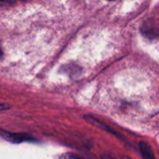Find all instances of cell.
Returning <instances> with one entry per match:
<instances>
[{"label": "cell", "mask_w": 159, "mask_h": 159, "mask_svg": "<svg viewBox=\"0 0 159 159\" xmlns=\"http://www.w3.org/2000/svg\"><path fill=\"white\" fill-rule=\"evenodd\" d=\"M1 136L3 137L7 141H9L10 142L13 143H20L23 142L25 141H30V138L26 135L23 134H9L7 132L2 131L1 132Z\"/></svg>", "instance_id": "obj_1"}, {"label": "cell", "mask_w": 159, "mask_h": 159, "mask_svg": "<svg viewBox=\"0 0 159 159\" xmlns=\"http://www.w3.org/2000/svg\"><path fill=\"white\" fill-rule=\"evenodd\" d=\"M140 150L143 159H155L153 150L148 143L141 142L140 144Z\"/></svg>", "instance_id": "obj_2"}, {"label": "cell", "mask_w": 159, "mask_h": 159, "mask_svg": "<svg viewBox=\"0 0 159 159\" xmlns=\"http://www.w3.org/2000/svg\"><path fill=\"white\" fill-rule=\"evenodd\" d=\"M59 159H83L80 157H79L78 155H74V154L71 153H66L62 155L61 156H60Z\"/></svg>", "instance_id": "obj_3"}, {"label": "cell", "mask_w": 159, "mask_h": 159, "mask_svg": "<svg viewBox=\"0 0 159 159\" xmlns=\"http://www.w3.org/2000/svg\"><path fill=\"white\" fill-rule=\"evenodd\" d=\"M15 0H0V8H4L13 4Z\"/></svg>", "instance_id": "obj_4"}, {"label": "cell", "mask_w": 159, "mask_h": 159, "mask_svg": "<svg viewBox=\"0 0 159 159\" xmlns=\"http://www.w3.org/2000/svg\"><path fill=\"white\" fill-rule=\"evenodd\" d=\"M101 159H116L113 155H110V154H106V155H102Z\"/></svg>", "instance_id": "obj_5"}, {"label": "cell", "mask_w": 159, "mask_h": 159, "mask_svg": "<svg viewBox=\"0 0 159 159\" xmlns=\"http://www.w3.org/2000/svg\"><path fill=\"white\" fill-rule=\"evenodd\" d=\"M9 108V106L6 103H2V102H0V111L1 110H6V109Z\"/></svg>", "instance_id": "obj_6"}, {"label": "cell", "mask_w": 159, "mask_h": 159, "mask_svg": "<svg viewBox=\"0 0 159 159\" xmlns=\"http://www.w3.org/2000/svg\"><path fill=\"white\" fill-rule=\"evenodd\" d=\"M2 56H3V51H2V48L1 44H0V59L2 57Z\"/></svg>", "instance_id": "obj_7"}, {"label": "cell", "mask_w": 159, "mask_h": 159, "mask_svg": "<svg viewBox=\"0 0 159 159\" xmlns=\"http://www.w3.org/2000/svg\"><path fill=\"white\" fill-rule=\"evenodd\" d=\"M124 159H130V158H125Z\"/></svg>", "instance_id": "obj_8"}, {"label": "cell", "mask_w": 159, "mask_h": 159, "mask_svg": "<svg viewBox=\"0 0 159 159\" xmlns=\"http://www.w3.org/2000/svg\"><path fill=\"white\" fill-rule=\"evenodd\" d=\"M110 1H114V0H110Z\"/></svg>", "instance_id": "obj_9"}, {"label": "cell", "mask_w": 159, "mask_h": 159, "mask_svg": "<svg viewBox=\"0 0 159 159\" xmlns=\"http://www.w3.org/2000/svg\"><path fill=\"white\" fill-rule=\"evenodd\" d=\"M23 1H26V0H23Z\"/></svg>", "instance_id": "obj_10"}]
</instances>
